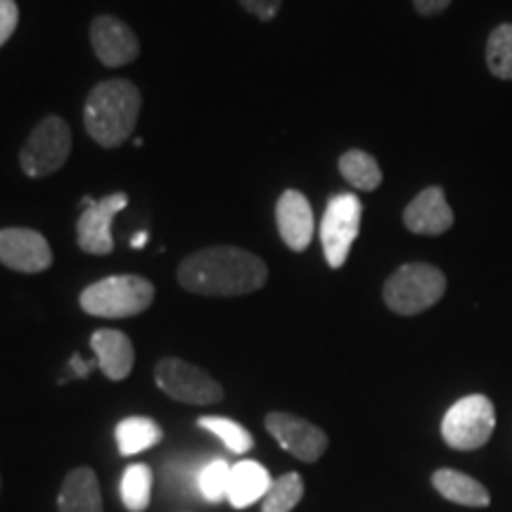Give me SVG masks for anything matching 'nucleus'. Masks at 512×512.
I'll return each mask as SVG.
<instances>
[{
	"mask_svg": "<svg viewBox=\"0 0 512 512\" xmlns=\"http://www.w3.org/2000/svg\"><path fill=\"white\" fill-rule=\"evenodd\" d=\"M264 259L240 247H207L185 256L178 283L202 297H242L266 285Z\"/></svg>",
	"mask_w": 512,
	"mask_h": 512,
	"instance_id": "nucleus-1",
	"label": "nucleus"
},
{
	"mask_svg": "<svg viewBox=\"0 0 512 512\" xmlns=\"http://www.w3.org/2000/svg\"><path fill=\"white\" fill-rule=\"evenodd\" d=\"M140 91L126 79H107L93 88L83 110L88 136L102 147H119L131 138L140 117Z\"/></svg>",
	"mask_w": 512,
	"mask_h": 512,
	"instance_id": "nucleus-2",
	"label": "nucleus"
},
{
	"mask_svg": "<svg viewBox=\"0 0 512 512\" xmlns=\"http://www.w3.org/2000/svg\"><path fill=\"white\" fill-rule=\"evenodd\" d=\"M81 309L95 318H133L155 302V285L143 275H110L81 292Z\"/></svg>",
	"mask_w": 512,
	"mask_h": 512,
	"instance_id": "nucleus-3",
	"label": "nucleus"
},
{
	"mask_svg": "<svg viewBox=\"0 0 512 512\" xmlns=\"http://www.w3.org/2000/svg\"><path fill=\"white\" fill-rule=\"evenodd\" d=\"M444 292L446 275L437 266L415 261V264H403L389 275L382 297L384 304L399 316H418L439 304Z\"/></svg>",
	"mask_w": 512,
	"mask_h": 512,
	"instance_id": "nucleus-4",
	"label": "nucleus"
},
{
	"mask_svg": "<svg viewBox=\"0 0 512 512\" xmlns=\"http://www.w3.org/2000/svg\"><path fill=\"white\" fill-rule=\"evenodd\" d=\"M496 408L489 396L470 394L453 403L441 420V437L456 451H475L491 439Z\"/></svg>",
	"mask_w": 512,
	"mask_h": 512,
	"instance_id": "nucleus-5",
	"label": "nucleus"
},
{
	"mask_svg": "<svg viewBox=\"0 0 512 512\" xmlns=\"http://www.w3.org/2000/svg\"><path fill=\"white\" fill-rule=\"evenodd\" d=\"M72 155V131L62 117H46L29 133L19 152V166L29 178H43L60 171Z\"/></svg>",
	"mask_w": 512,
	"mask_h": 512,
	"instance_id": "nucleus-6",
	"label": "nucleus"
},
{
	"mask_svg": "<svg viewBox=\"0 0 512 512\" xmlns=\"http://www.w3.org/2000/svg\"><path fill=\"white\" fill-rule=\"evenodd\" d=\"M363 204L354 192H339L330 197L323 221H320V242H323L325 259L330 268H342L347 264L351 245L361 230Z\"/></svg>",
	"mask_w": 512,
	"mask_h": 512,
	"instance_id": "nucleus-7",
	"label": "nucleus"
},
{
	"mask_svg": "<svg viewBox=\"0 0 512 512\" xmlns=\"http://www.w3.org/2000/svg\"><path fill=\"white\" fill-rule=\"evenodd\" d=\"M155 382L166 396L190 406H211L223 399V387L207 370L183 358H164L155 368Z\"/></svg>",
	"mask_w": 512,
	"mask_h": 512,
	"instance_id": "nucleus-8",
	"label": "nucleus"
},
{
	"mask_svg": "<svg viewBox=\"0 0 512 512\" xmlns=\"http://www.w3.org/2000/svg\"><path fill=\"white\" fill-rule=\"evenodd\" d=\"M83 214L76 223V242L86 254L105 256L114 252L112 238V221L121 209L128 207L126 192H112V195L102 197L100 202L83 197L81 200Z\"/></svg>",
	"mask_w": 512,
	"mask_h": 512,
	"instance_id": "nucleus-9",
	"label": "nucleus"
},
{
	"mask_svg": "<svg viewBox=\"0 0 512 512\" xmlns=\"http://www.w3.org/2000/svg\"><path fill=\"white\" fill-rule=\"evenodd\" d=\"M266 430L273 434V439L292 453L294 458L304 460V463H316L328 448V434L313 422L299 418L292 413H268L266 415Z\"/></svg>",
	"mask_w": 512,
	"mask_h": 512,
	"instance_id": "nucleus-10",
	"label": "nucleus"
},
{
	"mask_svg": "<svg viewBox=\"0 0 512 512\" xmlns=\"http://www.w3.org/2000/svg\"><path fill=\"white\" fill-rule=\"evenodd\" d=\"M0 264L19 273H41L53 266V249L38 230H0Z\"/></svg>",
	"mask_w": 512,
	"mask_h": 512,
	"instance_id": "nucleus-11",
	"label": "nucleus"
},
{
	"mask_svg": "<svg viewBox=\"0 0 512 512\" xmlns=\"http://www.w3.org/2000/svg\"><path fill=\"white\" fill-rule=\"evenodd\" d=\"M91 43L98 60L105 67H124L140 55L138 36L121 19L100 15L91 24Z\"/></svg>",
	"mask_w": 512,
	"mask_h": 512,
	"instance_id": "nucleus-12",
	"label": "nucleus"
},
{
	"mask_svg": "<svg viewBox=\"0 0 512 512\" xmlns=\"http://www.w3.org/2000/svg\"><path fill=\"white\" fill-rule=\"evenodd\" d=\"M275 221H278L280 238L292 252H304L313 240V209L304 192L285 190L275 204Z\"/></svg>",
	"mask_w": 512,
	"mask_h": 512,
	"instance_id": "nucleus-13",
	"label": "nucleus"
},
{
	"mask_svg": "<svg viewBox=\"0 0 512 512\" xmlns=\"http://www.w3.org/2000/svg\"><path fill=\"white\" fill-rule=\"evenodd\" d=\"M453 209L439 185L425 188L403 211V226L415 235H441L453 226Z\"/></svg>",
	"mask_w": 512,
	"mask_h": 512,
	"instance_id": "nucleus-14",
	"label": "nucleus"
},
{
	"mask_svg": "<svg viewBox=\"0 0 512 512\" xmlns=\"http://www.w3.org/2000/svg\"><path fill=\"white\" fill-rule=\"evenodd\" d=\"M98 368L107 375V380H126L136 363V351L128 335L119 330H95L91 337Z\"/></svg>",
	"mask_w": 512,
	"mask_h": 512,
	"instance_id": "nucleus-15",
	"label": "nucleus"
},
{
	"mask_svg": "<svg viewBox=\"0 0 512 512\" xmlns=\"http://www.w3.org/2000/svg\"><path fill=\"white\" fill-rule=\"evenodd\" d=\"M60 512H102L100 482L91 467H76L64 477L60 496H57Z\"/></svg>",
	"mask_w": 512,
	"mask_h": 512,
	"instance_id": "nucleus-16",
	"label": "nucleus"
},
{
	"mask_svg": "<svg viewBox=\"0 0 512 512\" xmlns=\"http://www.w3.org/2000/svg\"><path fill=\"white\" fill-rule=\"evenodd\" d=\"M271 484L273 479L264 465L256 460H240L238 465L230 467L228 501L233 508H249L256 501H264Z\"/></svg>",
	"mask_w": 512,
	"mask_h": 512,
	"instance_id": "nucleus-17",
	"label": "nucleus"
},
{
	"mask_svg": "<svg viewBox=\"0 0 512 512\" xmlns=\"http://www.w3.org/2000/svg\"><path fill=\"white\" fill-rule=\"evenodd\" d=\"M434 489L439 491L446 501L467 505V508H486L491 503L489 491H486L484 484H479L475 477L465 475V472L458 470H437L432 477Z\"/></svg>",
	"mask_w": 512,
	"mask_h": 512,
	"instance_id": "nucleus-18",
	"label": "nucleus"
},
{
	"mask_svg": "<svg viewBox=\"0 0 512 512\" xmlns=\"http://www.w3.org/2000/svg\"><path fill=\"white\" fill-rule=\"evenodd\" d=\"M114 437H117L121 456H136V453H143L147 448L157 446L159 441H162L164 432L152 418L133 415V418H126L119 422Z\"/></svg>",
	"mask_w": 512,
	"mask_h": 512,
	"instance_id": "nucleus-19",
	"label": "nucleus"
},
{
	"mask_svg": "<svg viewBox=\"0 0 512 512\" xmlns=\"http://www.w3.org/2000/svg\"><path fill=\"white\" fill-rule=\"evenodd\" d=\"M339 174L344 176V181L354 185L356 190L373 192L382 185V171L380 164L373 155L363 150H349L339 157Z\"/></svg>",
	"mask_w": 512,
	"mask_h": 512,
	"instance_id": "nucleus-20",
	"label": "nucleus"
},
{
	"mask_svg": "<svg viewBox=\"0 0 512 512\" xmlns=\"http://www.w3.org/2000/svg\"><path fill=\"white\" fill-rule=\"evenodd\" d=\"M486 67L496 79L512 81V24H498L486 38Z\"/></svg>",
	"mask_w": 512,
	"mask_h": 512,
	"instance_id": "nucleus-21",
	"label": "nucleus"
},
{
	"mask_svg": "<svg viewBox=\"0 0 512 512\" xmlns=\"http://www.w3.org/2000/svg\"><path fill=\"white\" fill-rule=\"evenodd\" d=\"M152 498V470L147 465H131L126 467L124 477H121V501L126 510L143 512L147 510Z\"/></svg>",
	"mask_w": 512,
	"mask_h": 512,
	"instance_id": "nucleus-22",
	"label": "nucleus"
},
{
	"mask_svg": "<svg viewBox=\"0 0 512 512\" xmlns=\"http://www.w3.org/2000/svg\"><path fill=\"white\" fill-rule=\"evenodd\" d=\"M304 496V479L297 472L278 477L261 501V512H292Z\"/></svg>",
	"mask_w": 512,
	"mask_h": 512,
	"instance_id": "nucleus-23",
	"label": "nucleus"
},
{
	"mask_svg": "<svg viewBox=\"0 0 512 512\" xmlns=\"http://www.w3.org/2000/svg\"><path fill=\"white\" fill-rule=\"evenodd\" d=\"M197 425L202 430H207L219 437L223 444H226L228 451L233 453H247L249 448L254 446V437L249 434L247 427H242L240 422L230 420V418H221V415H207V418L197 420Z\"/></svg>",
	"mask_w": 512,
	"mask_h": 512,
	"instance_id": "nucleus-24",
	"label": "nucleus"
},
{
	"mask_svg": "<svg viewBox=\"0 0 512 512\" xmlns=\"http://www.w3.org/2000/svg\"><path fill=\"white\" fill-rule=\"evenodd\" d=\"M228 484H230V465L221 458L209 460L200 475V496L209 503H219L223 498H228Z\"/></svg>",
	"mask_w": 512,
	"mask_h": 512,
	"instance_id": "nucleus-25",
	"label": "nucleus"
},
{
	"mask_svg": "<svg viewBox=\"0 0 512 512\" xmlns=\"http://www.w3.org/2000/svg\"><path fill=\"white\" fill-rule=\"evenodd\" d=\"M207 463H202V460H197V458H178V460H174V463H169L166 472H169L171 486H174V489L188 491L190 482H195L197 489H200V475Z\"/></svg>",
	"mask_w": 512,
	"mask_h": 512,
	"instance_id": "nucleus-26",
	"label": "nucleus"
},
{
	"mask_svg": "<svg viewBox=\"0 0 512 512\" xmlns=\"http://www.w3.org/2000/svg\"><path fill=\"white\" fill-rule=\"evenodd\" d=\"M19 22V8L15 0H0V48L10 41Z\"/></svg>",
	"mask_w": 512,
	"mask_h": 512,
	"instance_id": "nucleus-27",
	"label": "nucleus"
},
{
	"mask_svg": "<svg viewBox=\"0 0 512 512\" xmlns=\"http://www.w3.org/2000/svg\"><path fill=\"white\" fill-rule=\"evenodd\" d=\"M240 5L249 12V15L259 17L261 22H271V19L278 15L283 0H240Z\"/></svg>",
	"mask_w": 512,
	"mask_h": 512,
	"instance_id": "nucleus-28",
	"label": "nucleus"
},
{
	"mask_svg": "<svg viewBox=\"0 0 512 512\" xmlns=\"http://www.w3.org/2000/svg\"><path fill=\"white\" fill-rule=\"evenodd\" d=\"M453 0H413V8L422 17H437L448 10Z\"/></svg>",
	"mask_w": 512,
	"mask_h": 512,
	"instance_id": "nucleus-29",
	"label": "nucleus"
},
{
	"mask_svg": "<svg viewBox=\"0 0 512 512\" xmlns=\"http://www.w3.org/2000/svg\"><path fill=\"white\" fill-rule=\"evenodd\" d=\"M95 366H98V361L86 363V361H81V356H72V370L76 377H88Z\"/></svg>",
	"mask_w": 512,
	"mask_h": 512,
	"instance_id": "nucleus-30",
	"label": "nucleus"
},
{
	"mask_svg": "<svg viewBox=\"0 0 512 512\" xmlns=\"http://www.w3.org/2000/svg\"><path fill=\"white\" fill-rule=\"evenodd\" d=\"M147 245V233H138L136 238L131 240V247L133 249H140V247H145Z\"/></svg>",
	"mask_w": 512,
	"mask_h": 512,
	"instance_id": "nucleus-31",
	"label": "nucleus"
}]
</instances>
